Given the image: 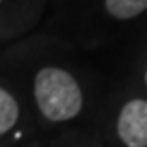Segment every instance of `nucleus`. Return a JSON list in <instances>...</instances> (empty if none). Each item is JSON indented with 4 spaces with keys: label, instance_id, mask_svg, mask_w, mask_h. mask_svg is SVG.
Here are the masks:
<instances>
[{
    "label": "nucleus",
    "instance_id": "obj_1",
    "mask_svg": "<svg viewBox=\"0 0 147 147\" xmlns=\"http://www.w3.org/2000/svg\"><path fill=\"white\" fill-rule=\"evenodd\" d=\"M34 99L48 120L65 122L82 111V92L71 73L59 67H44L34 76Z\"/></svg>",
    "mask_w": 147,
    "mask_h": 147
},
{
    "label": "nucleus",
    "instance_id": "obj_3",
    "mask_svg": "<svg viewBox=\"0 0 147 147\" xmlns=\"http://www.w3.org/2000/svg\"><path fill=\"white\" fill-rule=\"evenodd\" d=\"M19 119V105L16 98L4 88H0V136L10 132Z\"/></svg>",
    "mask_w": 147,
    "mask_h": 147
},
{
    "label": "nucleus",
    "instance_id": "obj_4",
    "mask_svg": "<svg viewBox=\"0 0 147 147\" xmlns=\"http://www.w3.org/2000/svg\"><path fill=\"white\" fill-rule=\"evenodd\" d=\"M105 8L115 19H132L147 10V0H105Z\"/></svg>",
    "mask_w": 147,
    "mask_h": 147
},
{
    "label": "nucleus",
    "instance_id": "obj_2",
    "mask_svg": "<svg viewBox=\"0 0 147 147\" xmlns=\"http://www.w3.org/2000/svg\"><path fill=\"white\" fill-rule=\"evenodd\" d=\"M117 134L126 147H147V99H130L120 109Z\"/></svg>",
    "mask_w": 147,
    "mask_h": 147
},
{
    "label": "nucleus",
    "instance_id": "obj_5",
    "mask_svg": "<svg viewBox=\"0 0 147 147\" xmlns=\"http://www.w3.org/2000/svg\"><path fill=\"white\" fill-rule=\"evenodd\" d=\"M145 84H147V71H145Z\"/></svg>",
    "mask_w": 147,
    "mask_h": 147
}]
</instances>
